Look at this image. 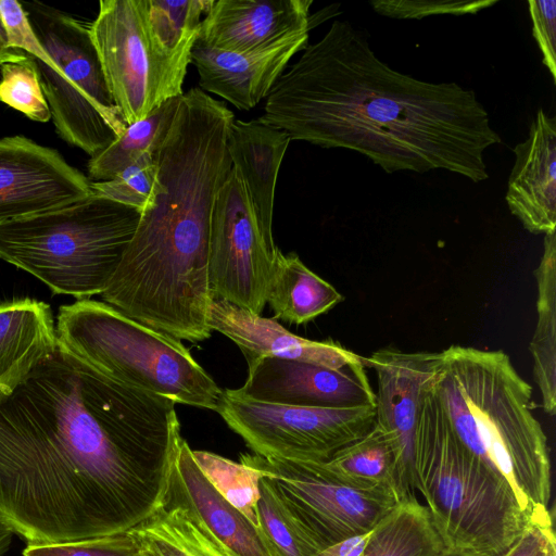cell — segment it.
Masks as SVG:
<instances>
[{"mask_svg":"<svg viewBox=\"0 0 556 556\" xmlns=\"http://www.w3.org/2000/svg\"><path fill=\"white\" fill-rule=\"evenodd\" d=\"M175 404L59 344L0 388V515L27 544L131 530L166 498L182 439Z\"/></svg>","mask_w":556,"mask_h":556,"instance_id":"cell-1","label":"cell"},{"mask_svg":"<svg viewBox=\"0 0 556 556\" xmlns=\"http://www.w3.org/2000/svg\"><path fill=\"white\" fill-rule=\"evenodd\" d=\"M258 119L291 140L356 151L388 174L443 169L472 182L489 178L484 152L502 141L473 90L391 68L341 20L279 76Z\"/></svg>","mask_w":556,"mask_h":556,"instance_id":"cell-2","label":"cell"},{"mask_svg":"<svg viewBox=\"0 0 556 556\" xmlns=\"http://www.w3.org/2000/svg\"><path fill=\"white\" fill-rule=\"evenodd\" d=\"M425 383L460 443L509 483L525 510L548 507L547 438L532 413V387L510 357L451 345L434 352Z\"/></svg>","mask_w":556,"mask_h":556,"instance_id":"cell-3","label":"cell"},{"mask_svg":"<svg viewBox=\"0 0 556 556\" xmlns=\"http://www.w3.org/2000/svg\"><path fill=\"white\" fill-rule=\"evenodd\" d=\"M414 470L416 491L447 552L503 556L530 520L509 483L460 443L425 382Z\"/></svg>","mask_w":556,"mask_h":556,"instance_id":"cell-4","label":"cell"},{"mask_svg":"<svg viewBox=\"0 0 556 556\" xmlns=\"http://www.w3.org/2000/svg\"><path fill=\"white\" fill-rule=\"evenodd\" d=\"M140 212L93 193L70 205L0 224V258L53 294H101L137 229Z\"/></svg>","mask_w":556,"mask_h":556,"instance_id":"cell-5","label":"cell"},{"mask_svg":"<svg viewBox=\"0 0 556 556\" xmlns=\"http://www.w3.org/2000/svg\"><path fill=\"white\" fill-rule=\"evenodd\" d=\"M55 331L71 354L126 384L176 404L215 410L223 393L189 350L102 301L60 306Z\"/></svg>","mask_w":556,"mask_h":556,"instance_id":"cell-6","label":"cell"},{"mask_svg":"<svg viewBox=\"0 0 556 556\" xmlns=\"http://www.w3.org/2000/svg\"><path fill=\"white\" fill-rule=\"evenodd\" d=\"M21 3L58 67L35 59L56 132L93 156L119 137L127 125L111 96L89 25L39 1Z\"/></svg>","mask_w":556,"mask_h":556,"instance_id":"cell-7","label":"cell"},{"mask_svg":"<svg viewBox=\"0 0 556 556\" xmlns=\"http://www.w3.org/2000/svg\"><path fill=\"white\" fill-rule=\"evenodd\" d=\"M113 101L126 125L182 96L190 53L167 50L156 38L147 0H101L89 25Z\"/></svg>","mask_w":556,"mask_h":556,"instance_id":"cell-8","label":"cell"},{"mask_svg":"<svg viewBox=\"0 0 556 556\" xmlns=\"http://www.w3.org/2000/svg\"><path fill=\"white\" fill-rule=\"evenodd\" d=\"M216 413L265 458L326 462L375 425V405L301 407L253 402L223 390Z\"/></svg>","mask_w":556,"mask_h":556,"instance_id":"cell-9","label":"cell"},{"mask_svg":"<svg viewBox=\"0 0 556 556\" xmlns=\"http://www.w3.org/2000/svg\"><path fill=\"white\" fill-rule=\"evenodd\" d=\"M240 462L264 471V477L323 547L371 531L401 502L391 491L346 483L320 462H292L256 454L242 455Z\"/></svg>","mask_w":556,"mask_h":556,"instance_id":"cell-10","label":"cell"},{"mask_svg":"<svg viewBox=\"0 0 556 556\" xmlns=\"http://www.w3.org/2000/svg\"><path fill=\"white\" fill-rule=\"evenodd\" d=\"M278 248L261 228L245 187L231 168L218 191L210 231V285L223 300L261 315Z\"/></svg>","mask_w":556,"mask_h":556,"instance_id":"cell-11","label":"cell"},{"mask_svg":"<svg viewBox=\"0 0 556 556\" xmlns=\"http://www.w3.org/2000/svg\"><path fill=\"white\" fill-rule=\"evenodd\" d=\"M91 180L54 149L24 136L0 139V224L70 205Z\"/></svg>","mask_w":556,"mask_h":556,"instance_id":"cell-12","label":"cell"},{"mask_svg":"<svg viewBox=\"0 0 556 556\" xmlns=\"http://www.w3.org/2000/svg\"><path fill=\"white\" fill-rule=\"evenodd\" d=\"M244 384L229 392L240 399L286 406L375 405L365 364L329 368L303 361L261 356L248 363Z\"/></svg>","mask_w":556,"mask_h":556,"instance_id":"cell-13","label":"cell"},{"mask_svg":"<svg viewBox=\"0 0 556 556\" xmlns=\"http://www.w3.org/2000/svg\"><path fill=\"white\" fill-rule=\"evenodd\" d=\"M433 356L434 352H403L386 348L364 357L366 367L372 368L377 377L375 425L394 445L404 498L416 497V426L421 391Z\"/></svg>","mask_w":556,"mask_h":556,"instance_id":"cell-14","label":"cell"},{"mask_svg":"<svg viewBox=\"0 0 556 556\" xmlns=\"http://www.w3.org/2000/svg\"><path fill=\"white\" fill-rule=\"evenodd\" d=\"M312 0H214L198 39L237 53L268 49L313 27Z\"/></svg>","mask_w":556,"mask_h":556,"instance_id":"cell-15","label":"cell"},{"mask_svg":"<svg viewBox=\"0 0 556 556\" xmlns=\"http://www.w3.org/2000/svg\"><path fill=\"white\" fill-rule=\"evenodd\" d=\"M308 31L256 52L237 53L197 39L191 63L201 90L219 96L240 110H251L268 96L291 58L307 47Z\"/></svg>","mask_w":556,"mask_h":556,"instance_id":"cell-16","label":"cell"},{"mask_svg":"<svg viewBox=\"0 0 556 556\" xmlns=\"http://www.w3.org/2000/svg\"><path fill=\"white\" fill-rule=\"evenodd\" d=\"M506 203L529 232H556V118L539 109L528 136L514 148Z\"/></svg>","mask_w":556,"mask_h":556,"instance_id":"cell-17","label":"cell"},{"mask_svg":"<svg viewBox=\"0 0 556 556\" xmlns=\"http://www.w3.org/2000/svg\"><path fill=\"white\" fill-rule=\"evenodd\" d=\"M208 326L230 339L248 363L261 356H275L329 368L365 364L364 357L339 342L302 338L273 318L262 317L223 300H213Z\"/></svg>","mask_w":556,"mask_h":556,"instance_id":"cell-18","label":"cell"},{"mask_svg":"<svg viewBox=\"0 0 556 556\" xmlns=\"http://www.w3.org/2000/svg\"><path fill=\"white\" fill-rule=\"evenodd\" d=\"M166 496L189 506L235 556H277L261 528L224 500L208 482L184 439Z\"/></svg>","mask_w":556,"mask_h":556,"instance_id":"cell-19","label":"cell"},{"mask_svg":"<svg viewBox=\"0 0 556 556\" xmlns=\"http://www.w3.org/2000/svg\"><path fill=\"white\" fill-rule=\"evenodd\" d=\"M290 136L265 122L235 119L227 150L232 168L242 180L256 219L273 236L275 189Z\"/></svg>","mask_w":556,"mask_h":556,"instance_id":"cell-20","label":"cell"},{"mask_svg":"<svg viewBox=\"0 0 556 556\" xmlns=\"http://www.w3.org/2000/svg\"><path fill=\"white\" fill-rule=\"evenodd\" d=\"M58 346L49 304L29 298L0 303V388L13 391Z\"/></svg>","mask_w":556,"mask_h":556,"instance_id":"cell-21","label":"cell"},{"mask_svg":"<svg viewBox=\"0 0 556 556\" xmlns=\"http://www.w3.org/2000/svg\"><path fill=\"white\" fill-rule=\"evenodd\" d=\"M128 532L146 556H235L189 506L168 496Z\"/></svg>","mask_w":556,"mask_h":556,"instance_id":"cell-22","label":"cell"},{"mask_svg":"<svg viewBox=\"0 0 556 556\" xmlns=\"http://www.w3.org/2000/svg\"><path fill=\"white\" fill-rule=\"evenodd\" d=\"M342 294L312 271L300 257L278 250L266 293L275 318L304 325L342 302Z\"/></svg>","mask_w":556,"mask_h":556,"instance_id":"cell-23","label":"cell"},{"mask_svg":"<svg viewBox=\"0 0 556 556\" xmlns=\"http://www.w3.org/2000/svg\"><path fill=\"white\" fill-rule=\"evenodd\" d=\"M538 321L530 341L533 379L545 414L556 410V232L544 235L543 253L534 270Z\"/></svg>","mask_w":556,"mask_h":556,"instance_id":"cell-24","label":"cell"},{"mask_svg":"<svg viewBox=\"0 0 556 556\" xmlns=\"http://www.w3.org/2000/svg\"><path fill=\"white\" fill-rule=\"evenodd\" d=\"M340 480L361 488L391 491L403 501L394 445L376 425L359 439L320 462Z\"/></svg>","mask_w":556,"mask_h":556,"instance_id":"cell-25","label":"cell"},{"mask_svg":"<svg viewBox=\"0 0 556 556\" xmlns=\"http://www.w3.org/2000/svg\"><path fill=\"white\" fill-rule=\"evenodd\" d=\"M445 546L427 507L406 498L371 530L361 556H441Z\"/></svg>","mask_w":556,"mask_h":556,"instance_id":"cell-26","label":"cell"},{"mask_svg":"<svg viewBox=\"0 0 556 556\" xmlns=\"http://www.w3.org/2000/svg\"><path fill=\"white\" fill-rule=\"evenodd\" d=\"M181 97L168 99L143 119L127 125L119 137L90 157L88 178L93 181H105L140 159L154 156L170 129Z\"/></svg>","mask_w":556,"mask_h":556,"instance_id":"cell-27","label":"cell"},{"mask_svg":"<svg viewBox=\"0 0 556 556\" xmlns=\"http://www.w3.org/2000/svg\"><path fill=\"white\" fill-rule=\"evenodd\" d=\"M257 516L277 556H315L324 548L266 477L260 479Z\"/></svg>","mask_w":556,"mask_h":556,"instance_id":"cell-28","label":"cell"},{"mask_svg":"<svg viewBox=\"0 0 556 556\" xmlns=\"http://www.w3.org/2000/svg\"><path fill=\"white\" fill-rule=\"evenodd\" d=\"M192 455L203 475L223 498L260 527L257 503L260 479L265 476L264 471L206 451L192 450Z\"/></svg>","mask_w":556,"mask_h":556,"instance_id":"cell-29","label":"cell"},{"mask_svg":"<svg viewBox=\"0 0 556 556\" xmlns=\"http://www.w3.org/2000/svg\"><path fill=\"white\" fill-rule=\"evenodd\" d=\"M151 27L169 51L190 53L214 0H147Z\"/></svg>","mask_w":556,"mask_h":556,"instance_id":"cell-30","label":"cell"},{"mask_svg":"<svg viewBox=\"0 0 556 556\" xmlns=\"http://www.w3.org/2000/svg\"><path fill=\"white\" fill-rule=\"evenodd\" d=\"M0 70V101L35 122H49L51 112L42 92L35 58L13 50Z\"/></svg>","mask_w":556,"mask_h":556,"instance_id":"cell-31","label":"cell"},{"mask_svg":"<svg viewBox=\"0 0 556 556\" xmlns=\"http://www.w3.org/2000/svg\"><path fill=\"white\" fill-rule=\"evenodd\" d=\"M154 156L140 159L112 179L91 181L92 193L141 213L151 199L156 181L157 165Z\"/></svg>","mask_w":556,"mask_h":556,"instance_id":"cell-32","label":"cell"},{"mask_svg":"<svg viewBox=\"0 0 556 556\" xmlns=\"http://www.w3.org/2000/svg\"><path fill=\"white\" fill-rule=\"evenodd\" d=\"M23 556H146L136 539L123 533L62 543H30Z\"/></svg>","mask_w":556,"mask_h":556,"instance_id":"cell-33","label":"cell"},{"mask_svg":"<svg viewBox=\"0 0 556 556\" xmlns=\"http://www.w3.org/2000/svg\"><path fill=\"white\" fill-rule=\"evenodd\" d=\"M495 0L486 1H451V0H377L371 1L372 9L380 15L401 20H420L439 14H473L495 4Z\"/></svg>","mask_w":556,"mask_h":556,"instance_id":"cell-34","label":"cell"},{"mask_svg":"<svg viewBox=\"0 0 556 556\" xmlns=\"http://www.w3.org/2000/svg\"><path fill=\"white\" fill-rule=\"evenodd\" d=\"M0 18L5 28L10 49L25 52L43 64L58 68L35 34L21 2L0 0Z\"/></svg>","mask_w":556,"mask_h":556,"instance_id":"cell-35","label":"cell"},{"mask_svg":"<svg viewBox=\"0 0 556 556\" xmlns=\"http://www.w3.org/2000/svg\"><path fill=\"white\" fill-rule=\"evenodd\" d=\"M503 556H556V536L548 507H535L519 539Z\"/></svg>","mask_w":556,"mask_h":556,"instance_id":"cell-36","label":"cell"},{"mask_svg":"<svg viewBox=\"0 0 556 556\" xmlns=\"http://www.w3.org/2000/svg\"><path fill=\"white\" fill-rule=\"evenodd\" d=\"M532 34L542 52L543 64L556 85V1L529 0Z\"/></svg>","mask_w":556,"mask_h":556,"instance_id":"cell-37","label":"cell"},{"mask_svg":"<svg viewBox=\"0 0 556 556\" xmlns=\"http://www.w3.org/2000/svg\"><path fill=\"white\" fill-rule=\"evenodd\" d=\"M371 531L350 536L321 548L315 556H361Z\"/></svg>","mask_w":556,"mask_h":556,"instance_id":"cell-38","label":"cell"},{"mask_svg":"<svg viewBox=\"0 0 556 556\" xmlns=\"http://www.w3.org/2000/svg\"><path fill=\"white\" fill-rule=\"evenodd\" d=\"M14 534L13 529L0 515V556H3L9 551Z\"/></svg>","mask_w":556,"mask_h":556,"instance_id":"cell-39","label":"cell"},{"mask_svg":"<svg viewBox=\"0 0 556 556\" xmlns=\"http://www.w3.org/2000/svg\"><path fill=\"white\" fill-rule=\"evenodd\" d=\"M12 53L13 50L8 46L5 28L0 18V66L11 58Z\"/></svg>","mask_w":556,"mask_h":556,"instance_id":"cell-40","label":"cell"},{"mask_svg":"<svg viewBox=\"0 0 556 556\" xmlns=\"http://www.w3.org/2000/svg\"><path fill=\"white\" fill-rule=\"evenodd\" d=\"M441 556H464V555H460V554H455V553H451V552H444Z\"/></svg>","mask_w":556,"mask_h":556,"instance_id":"cell-41","label":"cell"}]
</instances>
